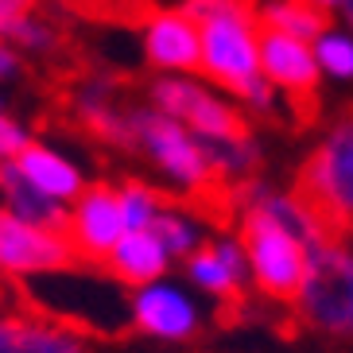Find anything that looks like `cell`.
I'll return each instance as SVG.
<instances>
[{"mask_svg": "<svg viewBox=\"0 0 353 353\" xmlns=\"http://www.w3.org/2000/svg\"><path fill=\"white\" fill-rule=\"evenodd\" d=\"M237 97H241L245 105H249L252 113H272V109H276V101H280V90H276V85H272L268 78L260 74L256 82H249Z\"/></svg>", "mask_w": 353, "mask_h": 353, "instance_id": "cell-25", "label": "cell"}, {"mask_svg": "<svg viewBox=\"0 0 353 353\" xmlns=\"http://www.w3.org/2000/svg\"><path fill=\"white\" fill-rule=\"evenodd\" d=\"M152 233L163 241V249L171 252V260H190L210 241L206 221L198 218L190 206H183V202H163V210H159Z\"/></svg>", "mask_w": 353, "mask_h": 353, "instance_id": "cell-19", "label": "cell"}, {"mask_svg": "<svg viewBox=\"0 0 353 353\" xmlns=\"http://www.w3.org/2000/svg\"><path fill=\"white\" fill-rule=\"evenodd\" d=\"M241 245L249 256L252 288L272 303H295L303 295V283L311 276L314 252L303 245L291 229L260 210H241Z\"/></svg>", "mask_w": 353, "mask_h": 353, "instance_id": "cell-1", "label": "cell"}, {"mask_svg": "<svg viewBox=\"0 0 353 353\" xmlns=\"http://www.w3.org/2000/svg\"><path fill=\"white\" fill-rule=\"evenodd\" d=\"M70 264H74V252L63 233L35 229L0 206V276L4 280L32 283L39 276L70 268Z\"/></svg>", "mask_w": 353, "mask_h": 353, "instance_id": "cell-9", "label": "cell"}, {"mask_svg": "<svg viewBox=\"0 0 353 353\" xmlns=\"http://www.w3.org/2000/svg\"><path fill=\"white\" fill-rule=\"evenodd\" d=\"M342 8H345V20H350V28H353V0H345Z\"/></svg>", "mask_w": 353, "mask_h": 353, "instance_id": "cell-29", "label": "cell"}, {"mask_svg": "<svg viewBox=\"0 0 353 353\" xmlns=\"http://www.w3.org/2000/svg\"><path fill=\"white\" fill-rule=\"evenodd\" d=\"M0 113H8V101H4V97H0Z\"/></svg>", "mask_w": 353, "mask_h": 353, "instance_id": "cell-30", "label": "cell"}, {"mask_svg": "<svg viewBox=\"0 0 353 353\" xmlns=\"http://www.w3.org/2000/svg\"><path fill=\"white\" fill-rule=\"evenodd\" d=\"M16 74H20V51L8 39H0V82H8Z\"/></svg>", "mask_w": 353, "mask_h": 353, "instance_id": "cell-27", "label": "cell"}, {"mask_svg": "<svg viewBox=\"0 0 353 353\" xmlns=\"http://www.w3.org/2000/svg\"><path fill=\"white\" fill-rule=\"evenodd\" d=\"M12 163H16V171H20L39 194L54 198V202H63V206H74V202L82 198V190L90 187L82 167L74 163V159H66L59 148L39 144V140H32Z\"/></svg>", "mask_w": 353, "mask_h": 353, "instance_id": "cell-15", "label": "cell"}, {"mask_svg": "<svg viewBox=\"0 0 353 353\" xmlns=\"http://www.w3.org/2000/svg\"><path fill=\"white\" fill-rule=\"evenodd\" d=\"M117 198H121V214H125L128 233H144V229L156 225L159 210H163V198L159 190H152L140 179H128L125 187H117Z\"/></svg>", "mask_w": 353, "mask_h": 353, "instance_id": "cell-21", "label": "cell"}, {"mask_svg": "<svg viewBox=\"0 0 353 353\" xmlns=\"http://www.w3.org/2000/svg\"><path fill=\"white\" fill-rule=\"evenodd\" d=\"M0 353H90V338L28 307H0Z\"/></svg>", "mask_w": 353, "mask_h": 353, "instance_id": "cell-11", "label": "cell"}, {"mask_svg": "<svg viewBox=\"0 0 353 353\" xmlns=\"http://www.w3.org/2000/svg\"><path fill=\"white\" fill-rule=\"evenodd\" d=\"M144 54L163 74L202 70V32L187 12H152L144 23Z\"/></svg>", "mask_w": 353, "mask_h": 353, "instance_id": "cell-13", "label": "cell"}, {"mask_svg": "<svg viewBox=\"0 0 353 353\" xmlns=\"http://www.w3.org/2000/svg\"><path fill=\"white\" fill-rule=\"evenodd\" d=\"M132 128H136V152H144L148 163L156 167L179 194H206L218 183L202 140L179 121L156 113L148 105V109L132 113Z\"/></svg>", "mask_w": 353, "mask_h": 353, "instance_id": "cell-3", "label": "cell"}, {"mask_svg": "<svg viewBox=\"0 0 353 353\" xmlns=\"http://www.w3.org/2000/svg\"><path fill=\"white\" fill-rule=\"evenodd\" d=\"M295 311L326 338H353V249L342 237L326 241L311 256V276Z\"/></svg>", "mask_w": 353, "mask_h": 353, "instance_id": "cell-4", "label": "cell"}, {"mask_svg": "<svg viewBox=\"0 0 353 353\" xmlns=\"http://www.w3.org/2000/svg\"><path fill=\"white\" fill-rule=\"evenodd\" d=\"M260 74L268 78L280 94H288L291 101H311L319 90L322 66L314 59V47L303 39H291L280 32H260Z\"/></svg>", "mask_w": 353, "mask_h": 353, "instance_id": "cell-12", "label": "cell"}, {"mask_svg": "<svg viewBox=\"0 0 353 353\" xmlns=\"http://www.w3.org/2000/svg\"><path fill=\"white\" fill-rule=\"evenodd\" d=\"M128 233L125 214H121V198L117 187L109 183H90L82 198L70 206V221H66V241H70L74 260H82L90 268H105L109 252L121 245Z\"/></svg>", "mask_w": 353, "mask_h": 353, "instance_id": "cell-8", "label": "cell"}, {"mask_svg": "<svg viewBox=\"0 0 353 353\" xmlns=\"http://www.w3.org/2000/svg\"><path fill=\"white\" fill-rule=\"evenodd\" d=\"M206 148V156H210V167H214V175L218 179H245L249 183L252 171H256L260 163V148L252 136H237V140H214V144H202Z\"/></svg>", "mask_w": 353, "mask_h": 353, "instance_id": "cell-20", "label": "cell"}, {"mask_svg": "<svg viewBox=\"0 0 353 353\" xmlns=\"http://www.w3.org/2000/svg\"><path fill=\"white\" fill-rule=\"evenodd\" d=\"M32 144V136H28V128L16 121L12 113H0V163H8V159H16L23 152V148Z\"/></svg>", "mask_w": 353, "mask_h": 353, "instance_id": "cell-24", "label": "cell"}, {"mask_svg": "<svg viewBox=\"0 0 353 353\" xmlns=\"http://www.w3.org/2000/svg\"><path fill=\"white\" fill-rule=\"evenodd\" d=\"M260 23L256 16H214L202 32V74L221 90L241 94L260 78Z\"/></svg>", "mask_w": 353, "mask_h": 353, "instance_id": "cell-7", "label": "cell"}, {"mask_svg": "<svg viewBox=\"0 0 353 353\" xmlns=\"http://www.w3.org/2000/svg\"><path fill=\"white\" fill-rule=\"evenodd\" d=\"M311 4H319V8H326V12H330L334 4H345V0H311Z\"/></svg>", "mask_w": 353, "mask_h": 353, "instance_id": "cell-28", "label": "cell"}, {"mask_svg": "<svg viewBox=\"0 0 353 353\" xmlns=\"http://www.w3.org/2000/svg\"><path fill=\"white\" fill-rule=\"evenodd\" d=\"M4 39H8L12 47H20V51L43 54V51H51L54 43H59V32H54L51 23L35 20V16H23V20H16L8 32H4Z\"/></svg>", "mask_w": 353, "mask_h": 353, "instance_id": "cell-23", "label": "cell"}, {"mask_svg": "<svg viewBox=\"0 0 353 353\" xmlns=\"http://www.w3.org/2000/svg\"><path fill=\"white\" fill-rule=\"evenodd\" d=\"M183 276L194 291L210 295L218 303H233L245 295V288H252L249 276V256L241 237L225 233V237H210L190 260H183Z\"/></svg>", "mask_w": 353, "mask_h": 353, "instance_id": "cell-10", "label": "cell"}, {"mask_svg": "<svg viewBox=\"0 0 353 353\" xmlns=\"http://www.w3.org/2000/svg\"><path fill=\"white\" fill-rule=\"evenodd\" d=\"M256 23L260 32H280L303 43H314L322 32H330L326 8H319L311 0H260Z\"/></svg>", "mask_w": 353, "mask_h": 353, "instance_id": "cell-18", "label": "cell"}, {"mask_svg": "<svg viewBox=\"0 0 353 353\" xmlns=\"http://www.w3.org/2000/svg\"><path fill=\"white\" fill-rule=\"evenodd\" d=\"M32 4L35 0H0V39H4V32H8L16 20L32 16Z\"/></svg>", "mask_w": 353, "mask_h": 353, "instance_id": "cell-26", "label": "cell"}, {"mask_svg": "<svg viewBox=\"0 0 353 353\" xmlns=\"http://www.w3.org/2000/svg\"><path fill=\"white\" fill-rule=\"evenodd\" d=\"M148 101L152 109L171 121H179L183 128L202 140V144H214V140H237V136H249L245 128V117L210 90L206 82L187 78V74H163L148 85Z\"/></svg>", "mask_w": 353, "mask_h": 353, "instance_id": "cell-5", "label": "cell"}, {"mask_svg": "<svg viewBox=\"0 0 353 353\" xmlns=\"http://www.w3.org/2000/svg\"><path fill=\"white\" fill-rule=\"evenodd\" d=\"M202 322H206L202 299L190 283H179L167 276V280L128 291V326L140 330L144 338H152V342L163 345L194 342Z\"/></svg>", "mask_w": 353, "mask_h": 353, "instance_id": "cell-6", "label": "cell"}, {"mask_svg": "<svg viewBox=\"0 0 353 353\" xmlns=\"http://www.w3.org/2000/svg\"><path fill=\"white\" fill-rule=\"evenodd\" d=\"M299 198L326 221L334 237L353 225V117H342L311 152L299 175Z\"/></svg>", "mask_w": 353, "mask_h": 353, "instance_id": "cell-2", "label": "cell"}, {"mask_svg": "<svg viewBox=\"0 0 353 353\" xmlns=\"http://www.w3.org/2000/svg\"><path fill=\"white\" fill-rule=\"evenodd\" d=\"M171 264H175V260L163 249V241H159L152 229H144V233H125V237H121V245H117V249L109 252V260H105V272H109L121 288L136 291V288H148V283H156V280H167Z\"/></svg>", "mask_w": 353, "mask_h": 353, "instance_id": "cell-16", "label": "cell"}, {"mask_svg": "<svg viewBox=\"0 0 353 353\" xmlns=\"http://www.w3.org/2000/svg\"><path fill=\"white\" fill-rule=\"evenodd\" d=\"M132 113L128 105L117 101L113 78H90L74 90V117L85 132L101 140V144H113L121 152H136V128H132Z\"/></svg>", "mask_w": 353, "mask_h": 353, "instance_id": "cell-14", "label": "cell"}, {"mask_svg": "<svg viewBox=\"0 0 353 353\" xmlns=\"http://www.w3.org/2000/svg\"><path fill=\"white\" fill-rule=\"evenodd\" d=\"M0 206L16 214L20 221L35 229H47V233H63L66 237V221H70V206L54 202V198L39 194V190L28 183V179L16 171V163H0Z\"/></svg>", "mask_w": 353, "mask_h": 353, "instance_id": "cell-17", "label": "cell"}, {"mask_svg": "<svg viewBox=\"0 0 353 353\" xmlns=\"http://www.w3.org/2000/svg\"><path fill=\"white\" fill-rule=\"evenodd\" d=\"M311 47H314L319 66L330 74V78H338V82H353V35L322 32Z\"/></svg>", "mask_w": 353, "mask_h": 353, "instance_id": "cell-22", "label": "cell"}]
</instances>
